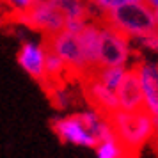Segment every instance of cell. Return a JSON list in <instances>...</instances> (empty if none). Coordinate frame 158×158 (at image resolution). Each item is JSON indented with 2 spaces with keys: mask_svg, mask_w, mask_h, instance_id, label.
<instances>
[{
  "mask_svg": "<svg viewBox=\"0 0 158 158\" xmlns=\"http://www.w3.org/2000/svg\"><path fill=\"white\" fill-rule=\"evenodd\" d=\"M114 126L115 137L126 149L135 155L142 146L153 140V121L148 108L137 110H115L108 115Z\"/></svg>",
  "mask_w": 158,
  "mask_h": 158,
  "instance_id": "6da1fadb",
  "label": "cell"
},
{
  "mask_svg": "<svg viewBox=\"0 0 158 158\" xmlns=\"http://www.w3.org/2000/svg\"><path fill=\"white\" fill-rule=\"evenodd\" d=\"M101 20L105 23H108V25H112L114 29L121 30L123 34H126L131 39L144 36L148 32H153L156 29L155 11L144 0L121 6V7L103 15Z\"/></svg>",
  "mask_w": 158,
  "mask_h": 158,
  "instance_id": "7a4b0ae2",
  "label": "cell"
},
{
  "mask_svg": "<svg viewBox=\"0 0 158 158\" xmlns=\"http://www.w3.org/2000/svg\"><path fill=\"white\" fill-rule=\"evenodd\" d=\"M133 57V39L101 20L98 64L100 66H130Z\"/></svg>",
  "mask_w": 158,
  "mask_h": 158,
  "instance_id": "3957f363",
  "label": "cell"
},
{
  "mask_svg": "<svg viewBox=\"0 0 158 158\" xmlns=\"http://www.w3.org/2000/svg\"><path fill=\"white\" fill-rule=\"evenodd\" d=\"M44 44H46L48 50L55 52L59 57L64 60L69 71L78 73L82 77L89 75V68H87V62L84 59L78 34H73L69 30L62 29L55 34H52V36L44 37Z\"/></svg>",
  "mask_w": 158,
  "mask_h": 158,
  "instance_id": "277c9868",
  "label": "cell"
},
{
  "mask_svg": "<svg viewBox=\"0 0 158 158\" xmlns=\"http://www.w3.org/2000/svg\"><path fill=\"white\" fill-rule=\"evenodd\" d=\"M20 22L46 37L64 29L66 16L48 0H34L29 9L20 13Z\"/></svg>",
  "mask_w": 158,
  "mask_h": 158,
  "instance_id": "5b68a950",
  "label": "cell"
},
{
  "mask_svg": "<svg viewBox=\"0 0 158 158\" xmlns=\"http://www.w3.org/2000/svg\"><path fill=\"white\" fill-rule=\"evenodd\" d=\"M52 130L59 137V140L64 144H71L77 148H87V149H94L98 144V139L94 137L91 130L85 128L78 114L55 117L52 121Z\"/></svg>",
  "mask_w": 158,
  "mask_h": 158,
  "instance_id": "8992f818",
  "label": "cell"
},
{
  "mask_svg": "<svg viewBox=\"0 0 158 158\" xmlns=\"http://www.w3.org/2000/svg\"><path fill=\"white\" fill-rule=\"evenodd\" d=\"M44 59H46V44L41 41H23L16 53V62L32 80L39 84H46V71H44Z\"/></svg>",
  "mask_w": 158,
  "mask_h": 158,
  "instance_id": "52a82bcc",
  "label": "cell"
},
{
  "mask_svg": "<svg viewBox=\"0 0 158 158\" xmlns=\"http://www.w3.org/2000/svg\"><path fill=\"white\" fill-rule=\"evenodd\" d=\"M131 68L135 71L140 91H142L144 108L151 110L158 103V60L140 59Z\"/></svg>",
  "mask_w": 158,
  "mask_h": 158,
  "instance_id": "ba28073f",
  "label": "cell"
},
{
  "mask_svg": "<svg viewBox=\"0 0 158 158\" xmlns=\"http://www.w3.org/2000/svg\"><path fill=\"white\" fill-rule=\"evenodd\" d=\"M84 93H85V98L89 101V105L98 108L105 115H110V114H114L115 110H119V101H117L115 91L105 87L94 75H87L85 77Z\"/></svg>",
  "mask_w": 158,
  "mask_h": 158,
  "instance_id": "9c48e42d",
  "label": "cell"
},
{
  "mask_svg": "<svg viewBox=\"0 0 158 158\" xmlns=\"http://www.w3.org/2000/svg\"><path fill=\"white\" fill-rule=\"evenodd\" d=\"M100 30H101V18H94L78 32V41L84 52V59L89 68V75L100 68L98 64V46H100Z\"/></svg>",
  "mask_w": 158,
  "mask_h": 158,
  "instance_id": "30bf717a",
  "label": "cell"
},
{
  "mask_svg": "<svg viewBox=\"0 0 158 158\" xmlns=\"http://www.w3.org/2000/svg\"><path fill=\"white\" fill-rule=\"evenodd\" d=\"M115 94H117V101H119V108L121 110H137V108L144 107L142 91H140L137 75L131 66H130V71L126 73L123 84L117 87Z\"/></svg>",
  "mask_w": 158,
  "mask_h": 158,
  "instance_id": "8fae6325",
  "label": "cell"
},
{
  "mask_svg": "<svg viewBox=\"0 0 158 158\" xmlns=\"http://www.w3.org/2000/svg\"><path fill=\"white\" fill-rule=\"evenodd\" d=\"M66 16V20H94V9L89 0H48Z\"/></svg>",
  "mask_w": 158,
  "mask_h": 158,
  "instance_id": "7c38bea8",
  "label": "cell"
},
{
  "mask_svg": "<svg viewBox=\"0 0 158 158\" xmlns=\"http://www.w3.org/2000/svg\"><path fill=\"white\" fill-rule=\"evenodd\" d=\"M130 71V66H100L91 75H94L101 84L112 91H117V87L123 84V80Z\"/></svg>",
  "mask_w": 158,
  "mask_h": 158,
  "instance_id": "4fadbf2b",
  "label": "cell"
},
{
  "mask_svg": "<svg viewBox=\"0 0 158 158\" xmlns=\"http://www.w3.org/2000/svg\"><path fill=\"white\" fill-rule=\"evenodd\" d=\"M94 153H96V158H128L133 156L121 142L117 137H110V139H105V140H100L94 148Z\"/></svg>",
  "mask_w": 158,
  "mask_h": 158,
  "instance_id": "5bb4252c",
  "label": "cell"
},
{
  "mask_svg": "<svg viewBox=\"0 0 158 158\" xmlns=\"http://www.w3.org/2000/svg\"><path fill=\"white\" fill-rule=\"evenodd\" d=\"M44 71H46V84H55L69 71L68 66L62 59L59 57L55 52H52L46 48V59H44ZM44 84V85H46Z\"/></svg>",
  "mask_w": 158,
  "mask_h": 158,
  "instance_id": "9a60e30c",
  "label": "cell"
},
{
  "mask_svg": "<svg viewBox=\"0 0 158 158\" xmlns=\"http://www.w3.org/2000/svg\"><path fill=\"white\" fill-rule=\"evenodd\" d=\"M78 115H80V119H82V123L85 124V128H89L93 133L98 131V128L107 121V117H108V115H105L103 112H100L98 108H94V107H89V108L80 110ZM94 137H96V135H94Z\"/></svg>",
  "mask_w": 158,
  "mask_h": 158,
  "instance_id": "2e32d148",
  "label": "cell"
},
{
  "mask_svg": "<svg viewBox=\"0 0 158 158\" xmlns=\"http://www.w3.org/2000/svg\"><path fill=\"white\" fill-rule=\"evenodd\" d=\"M89 2H91L94 13H96V18H101L103 15H107L114 9L131 4V2H139V0H89Z\"/></svg>",
  "mask_w": 158,
  "mask_h": 158,
  "instance_id": "e0dca14e",
  "label": "cell"
},
{
  "mask_svg": "<svg viewBox=\"0 0 158 158\" xmlns=\"http://www.w3.org/2000/svg\"><path fill=\"white\" fill-rule=\"evenodd\" d=\"M133 44L140 50L148 52V53H153V55H158V29H155L153 32H148L144 36H139L133 39Z\"/></svg>",
  "mask_w": 158,
  "mask_h": 158,
  "instance_id": "ac0fdd59",
  "label": "cell"
},
{
  "mask_svg": "<svg viewBox=\"0 0 158 158\" xmlns=\"http://www.w3.org/2000/svg\"><path fill=\"white\" fill-rule=\"evenodd\" d=\"M4 2H6L9 7L15 11V13L20 15V13H23L25 9H29L30 6H32V2H34V0H4Z\"/></svg>",
  "mask_w": 158,
  "mask_h": 158,
  "instance_id": "d6986e66",
  "label": "cell"
},
{
  "mask_svg": "<svg viewBox=\"0 0 158 158\" xmlns=\"http://www.w3.org/2000/svg\"><path fill=\"white\" fill-rule=\"evenodd\" d=\"M89 22H91V20H66L64 29L69 30V32H73V34H78Z\"/></svg>",
  "mask_w": 158,
  "mask_h": 158,
  "instance_id": "ffe728a7",
  "label": "cell"
},
{
  "mask_svg": "<svg viewBox=\"0 0 158 158\" xmlns=\"http://www.w3.org/2000/svg\"><path fill=\"white\" fill-rule=\"evenodd\" d=\"M151 121H153V140L158 144V103L149 110Z\"/></svg>",
  "mask_w": 158,
  "mask_h": 158,
  "instance_id": "44dd1931",
  "label": "cell"
},
{
  "mask_svg": "<svg viewBox=\"0 0 158 158\" xmlns=\"http://www.w3.org/2000/svg\"><path fill=\"white\" fill-rule=\"evenodd\" d=\"M144 2H146V4H148L153 11H155V13L158 11V0H144Z\"/></svg>",
  "mask_w": 158,
  "mask_h": 158,
  "instance_id": "7402d4cb",
  "label": "cell"
},
{
  "mask_svg": "<svg viewBox=\"0 0 158 158\" xmlns=\"http://www.w3.org/2000/svg\"><path fill=\"white\" fill-rule=\"evenodd\" d=\"M155 18H156V29H158V11L155 13Z\"/></svg>",
  "mask_w": 158,
  "mask_h": 158,
  "instance_id": "603a6c76",
  "label": "cell"
}]
</instances>
